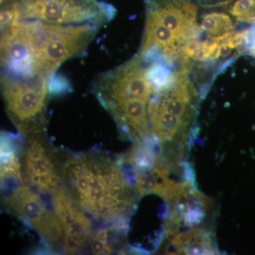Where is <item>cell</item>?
<instances>
[{
	"label": "cell",
	"mask_w": 255,
	"mask_h": 255,
	"mask_svg": "<svg viewBox=\"0 0 255 255\" xmlns=\"http://www.w3.org/2000/svg\"><path fill=\"white\" fill-rule=\"evenodd\" d=\"M3 196L6 206L36 230L48 252H54L64 246L63 230L59 219L55 212L48 209L36 191L22 183Z\"/></svg>",
	"instance_id": "cell-6"
},
{
	"label": "cell",
	"mask_w": 255,
	"mask_h": 255,
	"mask_svg": "<svg viewBox=\"0 0 255 255\" xmlns=\"http://www.w3.org/2000/svg\"><path fill=\"white\" fill-rule=\"evenodd\" d=\"M155 91L148 63L139 54L100 74L92 85L94 95L113 117L119 131L132 141L150 137L149 107Z\"/></svg>",
	"instance_id": "cell-2"
},
{
	"label": "cell",
	"mask_w": 255,
	"mask_h": 255,
	"mask_svg": "<svg viewBox=\"0 0 255 255\" xmlns=\"http://www.w3.org/2000/svg\"><path fill=\"white\" fill-rule=\"evenodd\" d=\"M18 21L40 20L59 25L91 24L100 28L114 17L116 9L97 0H6Z\"/></svg>",
	"instance_id": "cell-4"
},
{
	"label": "cell",
	"mask_w": 255,
	"mask_h": 255,
	"mask_svg": "<svg viewBox=\"0 0 255 255\" xmlns=\"http://www.w3.org/2000/svg\"><path fill=\"white\" fill-rule=\"evenodd\" d=\"M63 187L90 219L103 227L127 231L140 199L128 180L119 157L91 150L69 156L64 162Z\"/></svg>",
	"instance_id": "cell-1"
},
{
	"label": "cell",
	"mask_w": 255,
	"mask_h": 255,
	"mask_svg": "<svg viewBox=\"0 0 255 255\" xmlns=\"http://www.w3.org/2000/svg\"><path fill=\"white\" fill-rule=\"evenodd\" d=\"M145 11L153 14L178 36L196 40L198 6L192 0H145Z\"/></svg>",
	"instance_id": "cell-9"
},
{
	"label": "cell",
	"mask_w": 255,
	"mask_h": 255,
	"mask_svg": "<svg viewBox=\"0 0 255 255\" xmlns=\"http://www.w3.org/2000/svg\"><path fill=\"white\" fill-rule=\"evenodd\" d=\"M43 133V130H37L26 137L22 176L36 191L50 194L63 181L64 163Z\"/></svg>",
	"instance_id": "cell-7"
},
{
	"label": "cell",
	"mask_w": 255,
	"mask_h": 255,
	"mask_svg": "<svg viewBox=\"0 0 255 255\" xmlns=\"http://www.w3.org/2000/svg\"><path fill=\"white\" fill-rule=\"evenodd\" d=\"M201 29L213 36H221L232 31V21L228 14L224 13H208L203 16Z\"/></svg>",
	"instance_id": "cell-13"
},
{
	"label": "cell",
	"mask_w": 255,
	"mask_h": 255,
	"mask_svg": "<svg viewBox=\"0 0 255 255\" xmlns=\"http://www.w3.org/2000/svg\"><path fill=\"white\" fill-rule=\"evenodd\" d=\"M99 27L91 24L59 25L37 20L36 68L50 79L65 60L82 55Z\"/></svg>",
	"instance_id": "cell-3"
},
{
	"label": "cell",
	"mask_w": 255,
	"mask_h": 255,
	"mask_svg": "<svg viewBox=\"0 0 255 255\" xmlns=\"http://www.w3.org/2000/svg\"><path fill=\"white\" fill-rule=\"evenodd\" d=\"M20 137L9 132L1 134V184L3 194L23 182L20 162Z\"/></svg>",
	"instance_id": "cell-11"
},
{
	"label": "cell",
	"mask_w": 255,
	"mask_h": 255,
	"mask_svg": "<svg viewBox=\"0 0 255 255\" xmlns=\"http://www.w3.org/2000/svg\"><path fill=\"white\" fill-rule=\"evenodd\" d=\"M48 90L50 95H60L70 91V85L65 78L55 77L54 75L48 82Z\"/></svg>",
	"instance_id": "cell-14"
},
{
	"label": "cell",
	"mask_w": 255,
	"mask_h": 255,
	"mask_svg": "<svg viewBox=\"0 0 255 255\" xmlns=\"http://www.w3.org/2000/svg\"><path fill=\"white\" fill-rule=\"evenodd\" d=\"M53 211L63 230L64 251L75 255L89 248L94 233L90 217L72 199L63 185L58 186L50 193Z\"/></svg>",
	"instance_id": "cell-8"
},
{
	"label": "cell",
	"mask_w": 255,
	"mask_h": 255,
	"mask_svg": "<svg viewBox=\"0 0 255 255\" xmlns=\"http://www.w3.org/2000/svg\"><path fill=\"white\" fill-rule=\"evenodd\" d=\"M50 80L1 75V92L6 112L21 136L26 137L44 129Z\"/></svg>",
	"instance_id": "cell-5"
},
{
	"label": "cell",
	"mask_w": 255,
	"mask_h": 255,
	"mask_svg": "<svg viewBox=\"0 0 255 255\" xmlns=\"http://www.w3.org/2000/svg\"><path fill=\"white\" fill-rule=\"evenodd\" d=\"M128 245L127 230L110 226L94 232L89 248L94 255L124 254Z\"/></svg>",
	"instance_id": "cell-12"
},
{
	"label": "cell",
	"mask_w": 255,
	"mask_h": 255,
	"mask_svg": "<svg viewBox=\"0 0 255 255\" xmlns=\"http://www.w3.org/2000/svg\"><path fill=\"white\" fill-rule=\"evenodd\" d=\"M162 252L167 255L218 254L214 234L205 225L164 237Z\"/></svg>",
	"instance_id": "cell-10"
}]
</instances>
